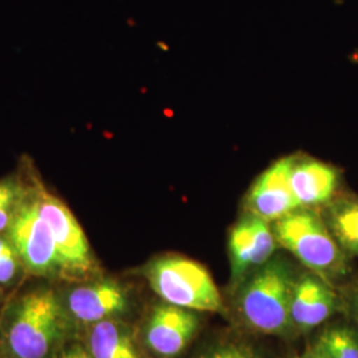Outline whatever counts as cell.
<instances>
[{
    "label": "cell",
    "mask_w": 358,
    "mask_h": 358,
    "mask_svg": "<svg viewBox=\"0 0 358 358\" xmlns=\"http://www.w3.org/2000/svg\"><path fill=\"white\" fill-rule=\"evenodd\" d=\"M272 229L278 244L310 272L325 280L344 272L345 252L315 208L300 207L272 223Z\"/></svg>",
    "instance_id": "obj_2"
},
{
    "label": "cell",
    "mask_w": 358,
    "mask_h": 358,
    "mask_svg": "<svg viewBox=\"0 0 358 358\" xmlns=\"http://www.w3.org/2000/svg\"><path fill=\"white\" fill-rule=\"evenodd\" d=\"M337 306V296L325 279L313 272L296 276L291 297V321L296 332L317 328L332 316Z\"/></svg>",
    "instance_id": "obj_11"
},
{
    "label": "cell",
    "mask_w": 358,
    "mask_h": 358,
    "mask_svg": "<svg viewBox=\"0 0 358 358\" xmlns=\"http://www.w3.org/2000/svg\"><path fill=\"white\" fill-rule=\"evenodd\" d=\"M341 170L309 155H292L291 187L299 207L328 205L338 195Z\"/></svg>",
    "instance_id": "obj_10"
},
{
    "label": "cell",
    "mask_w": 358,
    "mask_h": 358,
    "mask_svg": "<svg viewBox=\"0 0 358 358\" xmlns=\"http://www.w3.org/2000/svg\"><path fill=\"white\" fill-rule=\"evenodd\" d=\"M313 349L324 358H358V333L346 325L327 328Z\"/></svg>",
    "instance_id": "obj_15"
},
{
    "label": "cell",
    "mask_w": 358,
    "mask_h": 358,
    "mask_svg": "<svg viewBox=\"0 0 358 358\" xmlns=\"http://www.w3.org/2000/svg\"><path fill=\"white\" fill-rule=\"evenodd\" d=\"M88 346L93 358H143L128 328L113 319L92 325Z\"/></svg>",
    "instance_id": "obj_13"
},
{
    "label": "cell",
    "mask_w": 358,
    "mask_h": 358,
    "mask_svg": "<svg viewBox=\"0 0 358 358\" xmlns=\"http://www.w3.org/2000/svg\"><path fill=\"white\" fill-rule=\"evenodd\" d=\"M292 264L273 256L238 285V309L244 322L254 331L273 336L294 332L291 297L296 280Z\"/></svg>",
    "instance_id": "obj_1"
},
{
    "label": "cell",
    "mask_w": 358,
    "mask_h": 358,
    "mask_svg": "<svg viewBox=\"0 0 358 358\" xmlns=\"http://www.w3.org/2000/svg\"><path fill=\"white\" fill-rule=\"evenodd\" d=\"M72 350H73L75 358H93L90 356V350L87 352L84 348H81L80 345H72Z\"/></svg>",
    "instance_id": "obj_19"
},
{
    "label": "cell",
    "mask_w": 358,
    "mask_h": 358,
    "mask_svg": "<svg viewBox=\"0 0 358 358\" xmlns=\"http://www.w3.org/2000/svg\"><path fill=\"white\" fill-rule=\"evenodd\" d=\"M322 217L345 254L358 256V196L337 195L324 206Z\"/></svg>",
    "instance_id": "obj_14"
},
{
    "label": "cell",
    "mask_w": 358,
    "mask_h": 358,
    "mask_svg": "<svg viewBox=\"0 0 358 358\" xmlns=\"http://www.w3.org/2000/svg\"><path fill=\"white\" fill-rule=\"evenodd\" d=\"M35 199L40 215L51 229L60 271L72 276H85L92 273L96 263L88 239L76 217L60 199L40 186L35 187Z\"/></svg>",
    "instance_id": "obj_5"
},
{
    "label": "cell",
    "mask_w": 358,
    "mask_h": 358,
    "mask_svg": "<svg viewBox=\"0 0 358 358\" xmlns=\"http://www.w3.org/2000/svg\"><path fill=\"white\" fill-rule=\"evenodd\" d=\"M65 329L62 304L52 289L27 294L15 307L7 341L15 358H48Z\"/></svg>",
    "instance_id": "obj_4"
},
{
    "label": "cell",
    "mask_w": 358,
    "mask_h": 358,
    "mask_svg": "<svg viewBox=\"0 0 358 358\" xmlns=\"http://www.w3.org/2000/svg\"><path fill=\"white\" fill-rule=\"evenodd\" d=\"M292 155L282 157L267 167L245 195V211L269 223L300 208L291 187Z\"/></svg>",
    "instance_id": "obj_8"
},
{
    "label": "cell",
    "mask_w": 358,
    "mask_h": 358,
    "mask_svg": "<svg viewBox=\"0 0 358 358\" xmlns=\"http://www.w3.org/2000/svg\"><path fill=\"white\" fill-rule=\"evenodd\" d=\"M66 304L75 319L96 324L124 313L129 307L128 294L118 282L100 280L73 288Z\"/></svg>",
    "instance_id": "obj_12"
},
{
    "label": "cell",
    "mask_w": 358,
    "mask_h": 358,
    "mask_svg": "<svg viewBox=\"0 0 358 358\" xmlns=\"http://www.w3.org/2000/svg\"><path fill=\"white\" fill-rule=\"evenodd\" d=\"M196 358H264L256 349L243 343H224L213 346Z\"/></svg>",
    "instance_id": "obj_17"
},
{
    "label": "cell",
    "mask_w": 358,
    "mask_h": 358,
    "mask_svg": "<svg viewBox=\"0 0 358 358\" xmlns=\"http://www.w3.org/2000/svg\"><path fill=\"white\" fill-rule=\"evenodd\" d=\"M6 232L23 266L31 273L45 276L60 271L56 244L50 226L40 215L35 187Z\"/></svg>",
    "instance_id": "obj_6"
},
{
    "label": "cell",
    "mask_w": 358,
    "mask_h": 358,
    "mask_svg": "<svg viewBox=\"0 0 358 358\" xmlns=\"http://www.w3.org/2000/svg\"><path fill=\"white\" fill-rule=\"evenodd\" d=\"M356 309H357V319H358V296H357V303H356Z\"/></svg>",
    "instance_id": "obj_21"
},
{
    "label": "cell",
    "mask_w": 358,
    "mask_h": 358,
    "mask_svg": "<svg viewBox=\"0 0 358 358\" xmlns=\"http://www.w3.org/2000/svg\"><path fill=\"white\" fill-rule=\"evenodd\" d=\"M278 245L272 224L245 211L229 234L232 282L239 285L250 273L264 266L275 256Z\"/></svg>",
    "instance_id": "obj_7"
},
{
    "label": "cell",
    "mask_w": 358,
    "mask_h": 358,
    "mask_svg": "<svg viewBox=\"0 0 358 358\" xmlns=\"http://www.w3.org/2000/svg\"><path fill=\"white\" fill-rule=\"evenodd\" d=\"M19 256L13 244L6 236H0V282L6 284L16 276L19 267Z\"/></svg>",
    "instance_id": "obj_18"
},
{
    "label": "cell",
    "mask_w": 358,
    "mask_h": 358,
    "mask_svg": "<svg viewBox=\"0 0 358 358\" xmlns=\"http://www.w3.org/2000/svg\"><path fill=\"white\" fill-rule=\"evenodd\" d=\"M199 325L194 310L162 303L154 307L145 325L146 345L158 357H176L194 340Z\"/></svg>",
    "instance_id": "obj_9"
},
{
    "label": "cell",
    "mask_w": 358,
    "mask_h": 358,
    "mask_svg": "<svg viewBox=\"0 0 358 358\" xmlns=\"http://www.w3.org/2000/svg\"><path fill=\"white\" fill-rule=\"evenodd\" d=\"M297 358H324L321 357L320 355L313 349V348H310V349H308L307 352L304 353V355H301L300 357Z\"/></svg>",
    "instance_id": "obj_20"
},
{
    "label": "cell",
    "mask_w": 358,
    "mask_h": 358,
    "mask_svg": "<svg viewBox=\"0 0 358 358\" xmlns=\"http://www.w3.org/2000/svg\"><path fill=\"white\" fill-rule=\"evenodd\" d=\"M32 192L34 189H28L19 176L0 179V234L8 230L13 217Z\"/></svg>",
    "instance_id": "obj_16"
},
{
    "label": "cell",
    "mask_w": 358,
    "mask_h": 358,
    "mask_svg": "<svg viewBox=\"0 0 358 358\" xmlns=\"http://www.w3.org/2000/svg\"><path fill=\"white\" fill-rule=\"evenodd\" d=\"M164 303L194 312H220L222 296L210 272L201 263L179 255L158 256L143 271Z\"/></svg>",
    "instance_id": "obj_3"
}]
</instances>
